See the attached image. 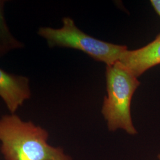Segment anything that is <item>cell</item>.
Masks as SVG:
<instances>
[{
  "label": "cell",
  "instance_id": "1",
  "mask_svg": "<svg viewBox=\"0 0 160 160\" xmlns=\"http://www.w3.org/2000/svg\"><path fill=\"white\" fill-rule=\"evenodd\" d=\"M48 138L45 129L16 113L0 118V151L5 160H72Z\"/></svg>",
  "mask_w": 160,
  "mask_h": 160
},
{
  "label": "cell",
  "instance_id": "2",
  "mask_svg": "<svg viewBox=\"0 0 160 160\" xmlns=\"http://www.w3.org/2000/svg\"><path fill=\"white\" fill-rule=\"evenodd\" d=\"M106 78L108 96L104 98L102 112L109 131L122 129L129 135L137 134L132 120L131 104L140 82L118 61L107 65Z\"/></svg>",
  "mask_w": 160,
  "mask_h": 160
},
{
  "label": "cell",
  "instance_id": "3",
  "mask_svg": "<svg viewBox=\"0 0 160 160\" xmlns=\"http://www.w3.org/2000/svg\"><path fill=\"white\" fill-rule=\"evenodd\" d=\"M60 29L41 27L38 34L46 40L48 46L75 49L84 52L96 61L110 65L119 61L121 55L128 48L92 38L78 29L70 17L62 19Z\"/></svg>",
  "mask_w": 160,
  "mask_h": 160
},
{
  "label": "cell",
  "instance_id": "4",
  "mask_svg": "<svg viewBox=\"0 0 160 160\" xmlns=\"http://www.w3.org/2000/svg\"><path fill=\"white\" fill-rule=\"evenodd\" d=\"M31 96L28 77L11 74L0 68V97L10 113H16L18 108Z\"/></svg>",
  "mask_w": 160,
  "mask_h": 160
},
{
  "label": "cell",
  "instance_id": "5",
  "mask_svg": "<svg viewBox=\"0 0 160 160\" xmlns=\"http://www.w3.org/2000/svg\"><path fill=\"white\" fill-rule=\"evenodd\" d=\"M137 78L160 64V33L152 42L136 50H126L119 61Z\"/></svg>",
  "mask_w": 160,
  "mask_h": 160
},
{
  "label": "cell",
  "instance_id": "6",
  "mask_svg": "<svg viewBox=\"0 0 160 160\" xmlns=\"http://www.w3.org/2000/svg\"><path fill=\"white\" fill-rule=\"evenodd\" d=\"M6 1L0 0V58L13 50L22 49L24 45L12 33L4 16Z\"/></svg>",
  "mask_w": 160,
  "mask_h": 160
},
{
  "label": "cell",
  "instance_id": "7",
  "mask_svg": "<svg viewBox=\"0 0 160 160\" xmlns=\"http://www.w3.org/2000/svg\"><path fill=\"white\" fill-rule=\"evenodd\" d=\"M151 3L155 12L160 17V0H151Z\"/></svg>",
  "mask_w": 160,
  "mask_h": 160
},
{
  "label": "cell",
  "instance_id": "8",
  "mask_svg": "<svg viewBox=\"0 0 160 160\" xmlns=\"http://www.w3.org/2000/svg\"><path fill=\"white\" fill-rule=\"evenodd\" d=\"M158 160H160V153L158 155Z\"/></svg>",
  "mask_w": 160,
  "mask_h": 160
}]
</instances>
